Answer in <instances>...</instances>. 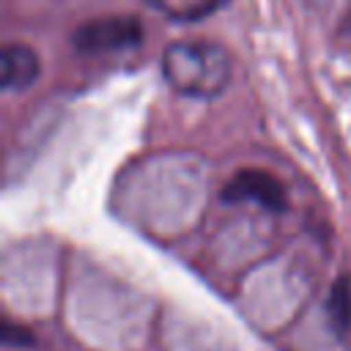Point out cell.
<instances>
[{
	"label": "cell",
	"mask_w": 351,
	"mask_h": 351,
	"mask_svg": "<svg viewBox=\"0 0 351 351\" xmlns=\"http://www.w3.org/2000/svg\"><path fill=\"white\" fill-rule=\"evenodd\" d=\"M230 71V55L214 41H173L162 55V74L167 85L192 99L219 96Z\"/></svg>",
	"instance_id": "obj_1"
},
{
	"label": "cell",
	"mask_w": 351,
	"mask_h": 351,
	"mask_svg": "<svg viewBox=\"0 0 351 351\" xmlns=\"http://www.w3.org/2000/svg\"><path fill=\"white\" fill-rule=\"evenodd\" d=\"M143 41V25L137 16H101L80 25L71 33V44L82 55H104L132 49Z\"/></svg>",
	"instance_id": "obj_2"
},
{
	"label": "cell",
	"mask_w": 351,
	"mask_h": 351,
	"mask_svg": "<svg viewBox=\"0 0 351 351\" xmlns=\"http://www.w3.org/2000/svg\"><path fill=\"white\" fill-rule=\"evenodd\" d=\"M222 200H228V203H258L269 211H282L285 208V189L271 173L244 167L222 186Z\"/></svg>",
	"instance_id": "obj_3"
},
{
	"label": "cell",
	"mask_w": 351,
	"mask_h": 351,
	"mask_svg": "<svg viewBox=\"0 0 351 351\" xmlns=\"http://www.w3.org/2000/svg\"><path fill=\"white\" fill-rule=\"evenodd\" d=\"M41 77L38 52L27 44H5L0 55V82L5 90H27Z\"/></svg>",
	"instance_id": "obj_4"
},
{
	"label": "cell",
	"mask_w": 351,
	"mask_h": 351,
	"mask_svg": "<svg viewBox=\"0 0 351 351\" xmlns=\"http://www.w3.org/2000/svg\"><path fill=\"white\" fill-rule=\"evenodd\" d=\"M326 315H329L332 329L343 337L351 326V277L348 274H340L335 280L329 299H326Z\"/></svg>",
	"instance_id": "obj_5"
},
{
	"label": "cell",
	"mask_w": 351,
	"mask_h": 351,
	"mask_svg": "<svg viewBox=\"0 0 351 351\" xmlns=\"http://www.w3.org/2000/svg\"><path fill=\"white\" fill-rule=\"evenodd\" d=\"M3 340H5L8 346H33L36 337H33L27 329H22V326L5 324V326H3Z\"/></svg>",
	"instance_id": "obj_6"
}]
</instances>
